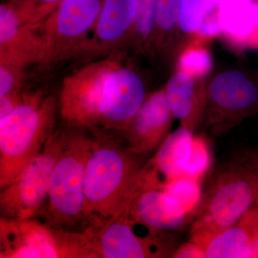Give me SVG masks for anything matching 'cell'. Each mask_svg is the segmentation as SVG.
I'll return each instance as SVG.
<instances>
[{"mask_svg": "<svg viewBox=\"0 0 258 258\" xmlns=\"http://www.w3.org/2000/svg\"><path fill=\"white\" fill-rule=\"evenodd\" d=\"M161 189L179 203L190 216L198 212L202 203L201 188L198 180L180 176L167 181Z\"/></svg>", "mask_w": 258, "mask_h": 258, "instance_id": "ffe728a7", "label": "cell"}, {"mask_svg": "<svg viewBox=\"0 0 258 258\" xmlns=\"http://www.w3.org/2000/svg\"><path fill=\"white\" fill-rule=\"evenodd\" d=\"M1 258H90L81 232L58 230L33 220H0Z\"/></svg>", "mask_w": 258, "mask_h": 258, "instance_id": "52a82bcc", "label": "cell"}, {"mask_svg": "<svg viewBox=\"0 0 258 258\" xmlns=\"http://www.w3.org/2000/svg\"><path fill=\"white\" fill-rule=\"evenodd\" d=\"M23 96L22 89L0 97V118H4L14 111L21 103Z\"/></svg>", "mask_w": 258, "mask_h": 258, "instance_id": "4316f807", "label": "cell"}, {"mask_svg": "<svg viewBox=\"0 0 258 258\" xmlns=\"http://www.w3.org/2000/svg\"><path fill=\"white\" fill-rule=\"evenodd\" d=\"M67 127L55 129L40 153L8 186L1 189L2 217L33 218L47 198L51 174L67 139Z\"/></svg>", "mask_w": 258, "mask_h": 258, "instance_id": "ba28073f", "label": "cell"}, {"mask_svg": "<svg viewBox=\"0 0 258 258\" xmlns=\"http://www.w3.org/2000/svg\"><path fill=\"white\" fill-rule=\"evenodd\" d=\"M205 15L203 0H180L178 26L186 34H196Z\"/></svg>", "mask_w": 258, "mask_h": 258, "instance_id": "cb8c5ba5", "label": "cell"}, {"mask_svg": "<svg viewBox=\"0 0 258 258\" xmlns=\"http://www.w3.org/2000/svg\"><path fill=\"white\" fill-rule=\"evenodd\" d=\"M158 0H137V13L129 40L139 45L152 41L157 24Z\"/></svg>", "mask_w": 258, "mask_h": 258, "instance_id": "44dd1931", "label": "cell"}, {"mask_svg": "<svg viewBox=\"0 0 258 258\" xmlns=\"http://www.w3.org/2000/svg\"><path fill=\"white\" fill-rule=\"evenodd\" d=\"M57 96L42 89L23 91L16 108L0 118V189L8 186L42 150L55 130Z\"/></svg>", "mask_w": 258, "mask_h": 258, "instance_id": "3957f363", "label": "cell"}, {"mask_svg": "<svg viewBox=\"0 0 258 258\" xmlns=\"http://www.w3.org/2000/svg\"><path fill=\"white\" fill-rule=\"evenodd\" d=\"M137 7V0H103L86 56H103L120 50L132 34Z\"/></svg>", "mask_w": 258, "mask_h": 258, "instance_id": "4fadbf2b", "label": "cell"}, {"mask_svg": "<svg viewBox=\"0 0 258 258\" xmlns=\"http://www.w3.org/2000/svg\"><path fill=\"white\" fill-rule=\"evenodd\" d=\"M240 220L247 227L250 237L251 258H258V203Z\"/></svg>", "mask_w": 258, "mask_h": 258, "instance_id": "484cf974", "label": "cell"}, {"mask_svg": "<svg viewBox=\"0 0 258 258\" xmlns=\"http://www.w3.org/2000/svg\"><path fill=\"white\" fill-rule=\"evenodd\" d=\"M67 127V139L56 161L49 183L46 217L49 226L70 231L85 222L84 174L95 132Z\"/></svg>", "mask_w": 258, "mask_h": 258, "instance_id": "5b68a950", "label": "cell"}, {"mask_svg": "<svg viewBox=\"0 0 258 258\" xmlns=\"http://www.w3.org/2000/svg\"><path fill=\"white\" fill-rule=\"evenodd\" d=\"M193 132L181 126L166 136L151 159L164 183L184 175L194 142Z\"/></svg>", "mask_w": 258, "mask_h": 258, "instance_id": "e0dca14e", "label": "cell"}, {"mask_svg": "<svg viewBox=\"0 0 258 258\" xmlns=\"http://www.w3.org/2000/svg\"><path fill=\"white\" fill-rule=\"evenodd\" d=\"M62 1L63 0H13L10 2L14 5L24 21L37 24L46 18Z\"/></svg>", "mask_w": 258, "mask_h": 258, "instance_id": "603a6c76", "label": "cell"}, {"mask_svg": "<svg viewBox=\"0 0 258 258\" xmlns=\"http://www.w3.org/2000/svg\"><path fill=\"white\" fill-rule=\"evenodd\" d=\"M173 117L162 88L147 95L128 128L118 134L131 152L144 156L162 143Z\"/></svg>", "mask_w": 258, "mask_h": 258, "instance_id": "8fae6325", "label": "cell"}, {"mask_svg": "<svg viewBox=\"0 0 258 258\" xmlns=\"http://www.w3.org/2000/svg\"><path fill=\"white\" fill-rule=\"evenodd\" d=\"M210 160L211 158L208 144L203 139L195 137L189 163L184 176L200 181L208 171Z\"/></svg>", "mask_w": 258, "mask_h": 258, "instance_id": "d4e9b609", "label": "cell"}, {"mask_svg": "<svg viewBox=\"0 0 258 258\" xmlns=\"http://www.w3.org/2000/svg\"><path fill=\"white\" fill-rule=\"evenodd\" d=\"M84 174L85 221L101 225L137 195L144 156L131 152L118 134L96 133Z\"/></svg>", "mask_w": 258, "mask_h": 258, "instance_id": "7a4b0ae2", "label": "cell"}, {"mask_svg": "<svg viewBox=\"0 0 258 258\" xmlns=\"http://www.w3.org/2000/svg\"><path fill=\"white\" fill-rule=\"evenodd\" d=\"M124 210L136 222L161 232L179 230L191 217L174 198L158 188L142 191Z\"/></svg>", "mask_w": 258, "mask_h": 258, "instance_id": "5bb4252c", "label": "cell"}, {"mask_svg": "<svg viewBox=\"0 0 258 258\" xmlns=\"http://www.w3.org/2000/svg\"><path fill=\"white\" fill-rule=\"evenodd\" d=\"M103 0H63L39 23L44 43L42 66L86 56Z\"/></svg>", "mask_w": 258, "mask_h": 258, "instance_id": "8992f818", "label": "cell"}, {"mask_svg": "<svg viewBox=\"0 0 258 258\" xmlns=\"http://www.w3.org/2000/svg\"><path fill=\"white\" fill-rule=\"evenodd\" d=\"M206 106L214 125H227L258 113V81L239 71L215 76L206 91Z\"/></svg>", "mask_w": 258, "mask_h": 258, "instance_id": "30bf717a", "label": "cell"}, {"mask_svg": "<svg viewBox=\"0 0 258 258\" xmlns=\"http://www.w3.org/2000/svg\"><path fill=\"white\" fill-rule=\"evenodd\" d=\"M189 75L179 71L164 88L174 118L180 120L181 126L192 132L206 107V92Z\"/></svg>", "mask_w": 258, "mask_h": 258, "instance_id": "9a60e30c", "label": "cell"}, {"mask_svg": "<svg viewBox=\"0 0 258 258\" xmlns=\"http://www.w3.org/2000/svg\"><path fill=\"white\" fill-rule=\"evenodd\" d=\"M125 210L101 225L85 229L95 258L166 257L175 249L169 232L140 236Z\"/></svg>", "mask_w": 258, "mask_h": 258, "instance_id": "9c48e42d", "label": "cell"}, {"mask_svg": "<svg viewBox=\"0 0 258 258\" xmlns=\"http://www.w3.org/2000/svg\"><path fill=\"white\" fill-rule=\"evenodd\" d=\"M180 0H158L157 24L152 42L157 46L163 45L179 20Z\"/></svg>", "mask_w": 258, "mask_h": 258, "instance_id": "7402d4cb", "label": "cell"}, {"mask_svg": "<svg viewBox=\"0 0 258 258\" xmlns=\"http://www.w3.org/2000/svg\"><path fill=\"white\" fill-rule=\"evenodd\" d=\"M200 245L208 258H251L250 237L241 220L213 234Z\"/></svg>", "mask_w": 258, "mask_h": 258, "instance_id": "ac0fdd59", "label": "cell"}, {"mask_svg": "<svg viewBox=\"0 0 258 258\" xmlns=\"http://www.w3.org/2000/svg\"><path fill=\"white\" fill-rule=\"evenodd\" d=\"M176 258H196L206 257L205 251L200 244L190 240L188 243L180 246L179 248L175 249L171 255Z\"/></svg>", "mask_w": 258, "mask_h": 258, "instance_id": "83f0119b", "label": "cell"}, {"mask_svg": "<svg viewBox=\"0 0 258 258\" xmlns=\"http://www.w3.org/2000/svg\"><path fill=\"white\" fill-rule=\"evenodd\" d=\"M219 16L227 41L238 48H258L256 0H220Z\"/></svg>", "mask_w": 258, "mask_h": 258, "instance_id": "2e32d148", "label": "cell"}, {"mask_svg": "<svg viewBox=\"0 0 258 258\" xmlns=\"http://www.w3.org/2000/svg\"><path fill=\"white\" fill-rule=\"evenodd\" d=\"M258 203V156L232 164L217 174L200 204L190 240L199 244L235 225Z\"/></svg>", "mask_w": 258, "mask_h": 258, "instance_id": "277c9868", "label": "cell"}, {"mask_svg": "<svg viewBox=\"0 0 258 258\" xmlns=\"http://www.w3.org/2000/svg\"><path fill=\"white\" fill-rule=\"evenodd\" d=\"M10 1H13V0H10Z\"/></svg>", "mask_w": 258, "mask_h": 258, "instance_id": "f1b7e54d", "label": "cell"}, {"mask_svg": "<svg viewBox=\"0 0 258 258\" xmlns=\"http://www.w3.org/2000/svg\"><path fill=\"white\" fill-rule=\"evenodd\" d=\"M204 41L198 38L183 50L178 61L179 71L196 80L208 76L212 67L211 54L204 45Z\"/></svg>", "mask_w": 258, "mask_h": 258, "instance_id": "d6986e66", "label": "cell"}, {"mask_svg": "<svg viewBox=\"0 0 258 258\" xmlns=\"http://www.w3.org/2000/svg\"><path fill=\"white\" fill-rule=\"evenodd\" d=\"M147 96L140 75L127 63L125 52L117 50L64 78L58 111L64 126L121 134Z\"/></svg>", "mask_w": 258, "mask_h": 258, "instance_id": "6da1fadb", "label": "cell"}, {"mask_svg": "<svg viewBox=\"0 0 258 258\" xmlns=\"http://www.w3.org/2000/svg\"><path fill=\"white\" fill-rule=\"evenodd\" d=\"M44 43L39 23L24 21L14 5H0V59L16 61L25 66L41 64Z\"/></svg>", "mask_w": 258, "mask_h": 258, "instance_id": "7c38bea8", "label": "cell"}]
</instances>
